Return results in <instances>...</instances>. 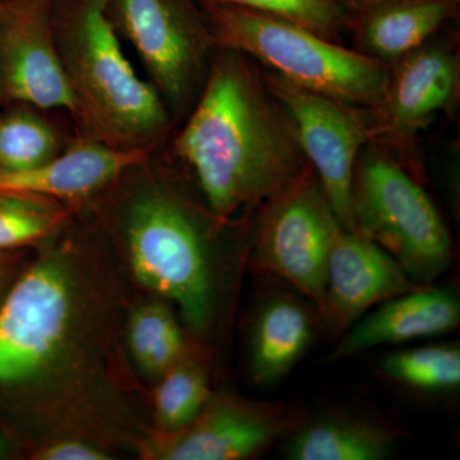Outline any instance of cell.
Here are the masks:
<instances>
[{"instance_id":"obj_1","label":"cell","mask_w":460,"mask_h":460,"mask_svg":"<svg viewBox=\"0 0 460 460\" xmlns=\"http://www.w3.org/2000/svg\"><path fill=\"white\" fill-rule=\"evenodd\" d=\"M172 133L165 147L195 177L219 226L261 208L311 168L286 109L241 51L214 50L201 93Z\"/></svg>"},{"instance_id":"obj_2","label":"cell","mask_w":460,"mask_h":460,"mask_svg":"<svg viewBox=\"0 0 460 460\" xmlns=\"http://www.w3.org/2000/svg\"><path fill=\"white\" fill-rule=\"evenodd\" d=\"M60 62L77 100L75 133L117 148H160L174 132L164 100L122 48L109 0H50Z\"/></svg>"},{"instance_id":"obj_3","label":"cell","mask_w":460,"mask_h":460,"mask_svg":"<svg viewBox=\"0 0 460 460\" xmlns=\"http://www.w3.org/2000/svg\"><path fill=\"white\" fill-rule=\"evenodd\" d=\"M215 49L241 51L290 83L354 107H377L390 66L268 12L199 2Z\"/></svg>"},{"instance_id":"obj_4","label":"cell","mask_w":460,"mask_h":460,"mask_svg":"<svg viewBox=\"0 0 460 460\" xmlns=\"http://www.w3.org/2000/svg\"><path fill=\"white\" fill-rule=\"evenodd\" d=\"M154 155L136 168L140 181L124 199L120 230L136 278L174 302L187 325L199 332L213 301L204 238L190 206L160 181Z\"/></svg>"},{"instance_id":"obj_5","label":"cell","mask_w":460,"mask_h":460,"mask_svg":"<svg viewBox=\"0 0 460 460\" xmlns=\"http://www.w3.org/2000/svg\"><path fill=\"white\" fill-rule=\"evenodd\" d=\"M354 229L401 263L414 283L431 286L452 263L447 226L394 151L370 142L354 166Z\"/></svg>"},{"instance_id":"obj_6","label":"cell","mask_w":460,"mask_h":460,"mask_svg":"<svg viewBox=\"0 0 460 460\" xmlns=\"http://www.w3.org/2000/svg\"><path fill=\"white\" fill-rule=\"evenodd\" d=\"M109 12L175 126L183 122L201 93L215 50L199 0H109Z\"/></svg>"},{"instance_id":"obj_7","label":"cell","mask_w":460,"mask_h":460,"mask_svg":"<svg viewBox=\"0 0 460 460\" xmlns=\"http://www.w3.org/2000/svg\"><path fill=\"white\" fill-rule=\"evenodd\" d=\"M65 251L51 250L18 275L0 301V385L38 377L65 347L75 279Z\"/></svg>"},{"instance_id":"obj_8","label":"cell","mask_w":460,"mask_h":460,"mask_svg":"<svg viewBox=\"0 0 460 460\" xmlns=\"http://www.w3.org/2000/svg\"><path fill=\"white\" fill-rule=\"evenodd\" d=\"M343 229L313 168L260 208L256 261L323 308L332 243Z\"/></svg>"},{"instance_id":"obj_9","label":"cell","mask_w":460,"mask_h":460,"mask_svg":"<svg viewBox=\"0 0 460 460\" xmlns=\"http://www.w3.org/2000/svg\"><path fill=\"white\" fill-rule=\"evenodd\" d=\"M266 86L286 109L308 164L343 229H354V166L370 144L365 108L354 107L317 91L290 83L274 72L261 71Z\"/></svg>"},{"instance_id":"obj_10","label":"cell","mask_w":460,"mask_h":460,"mask_svg":"<svg viewBox=\"0 0 460 460\" xmlns=\"http://www.w3.org/2000/svg\"><path fill=\"white\" fill-rule=\"evenodd\" d=\"M0 84L4 102L63 111L77 127V100L58 53L50 0L0 5Z\"/></svg>"},{"instance_id":"obj_11","label":"cell","mask_w":460,"mask_h":460,"mask_svg":"<svg viewBox=\"0 0 460 460\" xmlns=\"http://www.w3.org/2000/svg\"><path fill=\"white\" fill-rule=\"evenodd\" d=\"M459 54L454 45L431 39L390 66L385 96L366 109L371 142H404L459 95Z\"/></svg>"},{"instance_id":"obj_12","label":"cell","mask_w":460,"mask_h":460,"mask_svg":"<svg viewBox=\"0 0 460 460\" xmlns=\"http://www.w3.org/2000/svg\"><path fill=\"white\" fill-rule=\"evenodd\" d=\"M292 426L279 404L222 395L208 399L186 429L163 436L153 454L164 460H239L260 454Z\"/></svg>"},{"instance_id":"obj_13","label":"cell","mask_w":460,"mask_h":460,"mask_svg":"<svg viewBox=\"0 0 460 460\" xmlns=\"http://www.w3.org/2000/svg\"><path fill=\"white\" fill-rule=\"evenodd\" d=\"M401 263L358 230L341 229L328 261L321 313L330 330L350 328L375 305L419 288Z\"/></svg>"},{"instance_id":"obj_14","label":"cell","mask_w":460,"mask_h":460,"mask_svg":"<svg viewBox=\"0 0 460 460\" xmlns=\"http://www.w3.org/2000/svg\"><path fill=\"white\" fill-rule=\"evenodd\" d=\"M156 150L117 148L75 133L56 159L26 171L0 172V192L30 193L78 206L102 195Z\"/></svg>"},{"instance_id":"obj_15","label":"cell","mask_w":460,"mask_h":460,"mask_svg":"<svg viewBox=\"0 0 460 460\" xmlns=\"http://www.w3.org/2000/svg\"><path fill=\"white\" fill-rule=\"evenodd\" d=\"M459 299L453 292L420 286L387 299L367 316L350 326L330 359L347 358L385 344L438 337L458 328Z\"/></svg>"},{"instance_id":"obj_16","label":"cell","mask_w":460,"mask_h":460,"mask_svg":"<svg viewBox=\"0 0 460 460\" xmlns=\"http://www.w3.org/2000/svg\"><path fill=\"white\" fill-rule=\"evenodd\" d=\"M460 0H394L348 20L352 49L387 66L443 31L459 14Z\"/></svg>"},{"instance_id":"obj_17","label":"cell","mask_w":460,"mask_h":460,"mask_svg":"<svg viewBox=\"0 0 460 460\" xmlns=\"http://www.w3.org/2000/svg\"><path fill=\"white\" fill-rule=\"evenodd\" d=\"M313 320L304 305L289 296H277L262 305L253 323L250 375L259 386L287 376L310 347Z\"/></svg>"},{"instance_id":"obj_18","label":"cell","mask_w":460,"mask_h":460,"mask_svg":"<svg viewBox=\"0 0 460 460\" xmlns=\"http://www.w3.org/2000/svg\"><path fill=\"white\" fill-rule=\"evenodd\" d=\"M399 435L372 420L328 414L302 426L286 447L290 460H381L394 452Z\"/></svg>"},{"instance_id":"obj_19","label":"cell","mask_w":460,"mask_h":460,"mask_svg":"<svg viewBox=\"0 0 460 460\" xmlns=\"http://www.w3.org/2000/svg\"><path fill=\"white\" fill-rule=\"evenodd\" d=\"M0 111V172H21L56 159L74 136L51 119L49 111L13 104Z\"/></svg>"},{"instance_id":"obj_20","label":"cell","mask_w":460,"mask_h":460,"mask_svg":"<svg viewBox=\"0 0 460 460\" xmlns=\"http://www.w3.org/2000/svg\"><path fill=\"white\" fill-rule=\"evenodd\" d=\"M77 206L20 192H0V252L23 250L53 238L71 222Z\"/></svg>"},{"instance_id":"obj_21","label":"cell","mask_w":460,"mask_h":460,"mask_svg":"<svg viewBox=\"0 0 460 460\" xmlns=\"http://www.w3.org/2000/svg\"><path fill=\"white\" fill-rule=\"evenodd\" d=\"M128 345L138 367L162 376L186 356V341L177 320L164 305H141L128 323Z\"/></svg>"},{"instance_id":"obj_22","label":"cell","mask_w":460,"mask_h":460,"mask_svg":"<svg viewBox=\"0 0 460 460\" xmlns=\"http://www.w3.org/2000/svg\"><path fill=\"white\" fill-rule=\"evenodd\" d=\"M210 396L205 368L184 356L160 376L154 395L156 425L163 436L177 434L190 425Z\"/></svg>"},{"instance_id":"obj_23","label":"cell","mask_w":460,"mask_h":460,"mask_svg":"<svg viewBox=\"0 0 460 460\" xmlns=\"http://www.w3.org/2000/svg\"><path fill=\"white\" fill-rule=\"evenodd\" d=\"M385 376L420 390H453L460 384L456 345H432L389 354L381 361Z\"/></svg>"},{"instance_id":"obj_24","label":"cell","mask_w":460,"mask_h":460,"mask_svg":"<svg viewBox=\"0 0 460 460\" xmlns=\"http://www.w3.org/2000/svg\"><path fill=\"white\" fill-rule=\"evenodd\" d=\"M204 3L241 5L286 18L330 41L343 44L347 17L337 0H199Z\"/></svg>"},{"instance_id":"obj_25","label":"cell","mask_w":460,"mask_h":460,"mask_svg":"<svg viewBox=\"0 0 460 460\" xmlns=\"http://www.w3.org/2000/svg\"><path fill=\"white\" fill-rule=\"evenodd\" d=\"M33 459L39 460H107L108 454L102 452L95 445L84 443L80 440L53 441L44 445L33 454Z\"/></svg>"},{"instance_id":"obj_26","label":"cell","mask_w":460,"mask_h":460,"mask_svg":"<svg viewBox=\"0 0 460 460\" xmlns=\"http://www.w3.org/2000/svg\"><path fill=\"white\" fill-rule=\"evenodd\" d=\"M23 257H25L23 250L0 252V301L18 277Z\"/></svg>"},{"instance_id":"obj_27","label":"cell","mask_w":460,"mask_h":460,"mask_svg":"<svg viewBox=\"0 0 460 460\" xmlns=\"http://www.w3.org/2000/svg\"><path fill=\"white\" fill-rule=\"evenodd\" d=\"M337 2L348 21L349 18L358 16L363 12L368 11V9L385 4V3L394 2V0H337Z\"/></svg>"},{"instance_id":"obj_28","label":"cell","mask_w":460,"mask_h":460,"mask_svg":"<svg viewBox=\"0 0 460 460\" xmlns=\"http://www.w3.org/2000/svg\"><path fill=\"white\" fill-rule=\"evenodd\" d=\"M4 452H5V445H4V443H3L2 438H0V456H2L3 454H4Z\"/></svg>"},{"instance_id":"obj_29","label":"cell","mask_w":460,"mask_h":460,"mask_svg":"<svg viewBox=\"0 0 460 460\" xmlns=\"http://www.w3.org/2000/svg\"><path fill=\"white\" fill-rule=\"evenodd\" d=\"M4 102V96H3L2 84H0V105Z\"/></svg>"},{"instance_id":"obj_30","label":"cell","mask_w":460,"mask_h":460,"mask_svg":"<svg viewBox=\"0 0 460 460\" xmlns=\"http://www.w3.org/2000/svg\"><path fill=\"white\" fill-rule=\"evenodd\" d=\"M5 2H7V0H0V5H2L3 3H5Z\"/></svg>"}]
</instances>
